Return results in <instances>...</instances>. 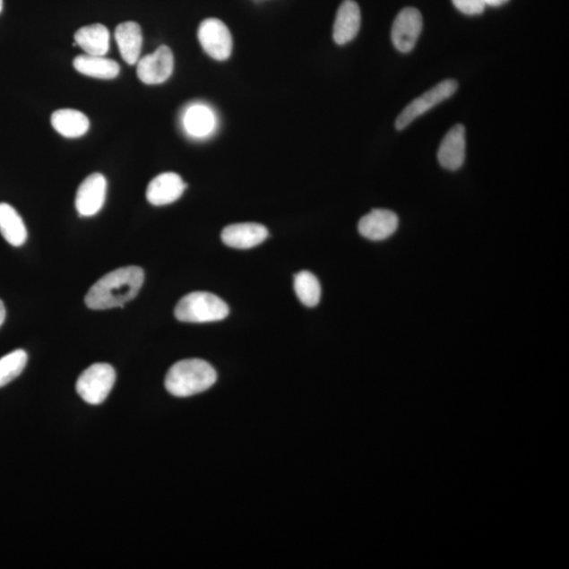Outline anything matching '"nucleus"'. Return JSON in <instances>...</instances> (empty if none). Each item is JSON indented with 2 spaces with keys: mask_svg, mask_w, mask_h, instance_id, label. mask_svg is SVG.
I'll return each mask as SVG.
<instances>
[{
  "mask_svg": "<svg viewBox=\"0 0 569 569\" xmlns=\"http://www.w3.org/2000/svg\"><path fill=\"white\" fill-rule=\"evenodd\" d=\"M28 355L25 350L17 349L0 358V388L15 380L25 369Z\"/></svg>",
  "mask_w": 569,
  "mask_h": 569,
  "instance_id": "22",
  "label": "nucleus"
},
{
  "mask_svg": "<svg viewBox=\"0 0 569 569\" xmlns=\"http://www.w3.org/2000/svg\"><path fill=\"white\" fill-rule=\"evenodd\" d=\"M51 124L59 134L68 139L85 135L90 128L89 118L81 111L73 109L57 110L52 114Z\"/></svg>",
  "mask_w": 569,
  "mask_h": 569,
  "instance_id": "17",
  "label": "nucleus"
},
{
  "mask_svg": "<svg viewBox=\"0 0 569 569\" xmlns=\"http://www.w3.org/2000/svg\"><path fill=\"white\" fill-rule=\"evenodd\" d=\"M485 5H489V7H501V5L505 4L509 2V0H483Z\"/></svg>",
  "mask_w": 569,
  "mask_h": 569,
  "instance_id": "24",
  "label": "nucleus"
},
{
  "mask_svg": "<svg viewBox=\"0 0 569 569\" xmlns=\"http://www.w3.org/2000/svg\"><path fill=\"white\" fill-rule=\"evenodd\" d=\"M116 370L109 364L97 363L87 368L76 382V392L86 403H104L116 384Z\"/></svg>",
  "mask_w": 569,
  "mask_h": 569,
  "instance_id": "4",
  "label": "nucleus"
},
{
  "mask_svg": "<svg viewBox=\"0 0 569 569\" xmlns=\"http://www.w3.org/2000/svg\"><path fill=\"white\" fill-rule=\"evenodd\" d=\"M398 215L386 209H375L359 220L358 232L370 241L380 242L398 230Z\"/></svg>",
  "mask_w": 569,
  "mask_h": 569,
  "instance_id": "10",
  "label": "nucleus"
},
{
  "mask_svg": "<svg viewBox=\"0 0 569 569\" xmlns=\"http://www.w3.org/2000/svg\"><path fill=\"white\" fill-rule=\"evenodd\" d=\"M361 28V10L353 0H344L340 5L333 25V40L343 46L356 39Z\"/></svg>",
  "mask_w": 569,
  "mask_h": 569,
  "instance_id": "14",
  "label": "nucleus"
},
{
  "mask_svg": "<svg viewBox=\"0 0 569 569\" xmlns=\"http://www.w3.org/2000/svg\"><path fill=\"white\" fill-rule=\"evenodd\" d=\"M453 4L466 15H480L487 7L483 0H453Z\"/></svg>",
  "mask_w": 569,
  "mask_h": 569,
  "instance_id": "23",
  "label": "nucleus"
},
{
  "mask_svg": "<svg viewBox=\"0 0 569 569\" xmlns=\"http://www.w3.org/2000/svg\"><path fill=\"white\" fill-rule=\"evenodd\" d=\"M4 320H5V308L2 299H0V327L3 326Z\"/></svg>",
  "mask_w": 569,
  "mask_h": 569,
  "instance_id": "25",
  "label": "nucleus"
},
{
  "mask_svg": "<svg viewBox=\"0 0 569 569\" xmlns=\"http://www.w3.org/2000/svg\"><path fill=\"white\" fill-rule=\"evenodd\" d=\"M217 371L200 358L183 359L168 371L165 386L175 397L185 398L211 388L217 382Z\"/></svg>",
  "mask_w": 569,
  "mask_h": 569,
  "instance_id": "2",
  "label": "nucleus"
},
{
  "mask_svg": "<svg viewBox=\"0 0 569 569\" xmlns=\"http://www.w3.org/2000/svg\"><path fill=\"white\" fill-rule=\"evenodd\" d=\"M74 39V45L81 47L89 56H104L109 51L110 32L100 23L77 30Z\"/></svg>",
  "mask_w": 569,
  "mask_h": 569,
  "instance_id": "16",
  "label": "nucleus"
},
{
  "mask_svg": "<svg viewBox=\"0 0 569 569\" xmlns=\"http://www.w3.org/2000/svg\"><path fill=\"white\" fill-rule=\"evenodd\" d=\"M200 44L209 56L224 62L230 57L233 47L232 35L225 23L218 18H208L199 28Z\"/></svg>",
  "mask_w": 569,
  "mask_h": 569,
  "instance_id": "6",
  "label": "nucleus"
},
{
  "mask_svg": "<svg viewBox=\"0 0 569 569\" xmlns=\"http://www.w3.org/2000/svg\"><path fill=\"white\" fill-rule=\"evenodd\" d=\"M116 40L125 63L135 65L140 61L142 33L139 23L125 22L116 29Z\"/></svg>",
  "mask_w": 569,
  "mask_h": 569,
  "instance_id": "15",
  "label": "nucleus"
},
{
  "mask_svg": "<svg viewBox=\"0 0 569 569\" xmlns=\"http://www.w3.org/2000/svg\"><path fill=\"white\" fill-rule=\"evenodd\" d=\"M175 69V56L169 47L160 46L157 51L137 62V76L146 85H159L170 79Z\"/></svg>",
  "mask_w": 569,
  "mask_h": 569,
  "instance_id": "7",
  "label": "nucleus"
},
{
  "mask_svg": "<svg viewBox=\"0 0 569 569\" xmlns=\"http://www.w3.org/2000/svg\"><path fill=\"white\" fill-rule=\"evenodd\" d=\"M145 272L141 267L118 268L104 275L87 293L85 303L93 310L124 308L142 289Z\"/></svg>",
  "mask_w": 569,
  "mask_h": 569,
  "instance_id": "1",
  "label": "nucleus"
},
{
  "mask_svg": "<svg viewBox=\"0 0 569 569\" xmlns=\"http://www.w3.org/2000/svg\"><path fill=\"white\" fill-rule=\"evenodd\" d=\"M4 9V0H0V13H2Z\"/></svg>",
  "mask_w": 569,
  "mask_h": 569,
  "instance_id": "26",
  "label": "nucleus"
},
{
  "mask_svg": "<svg viewBox=\"0 0 569 569\" xmlns=\"http://www.w3.org/2000/svg\"><path fill=\"white\" fill-rule=\"evenodd\" d=\"M295 290L305 306L315 307L320 303L321 285L314 273L301 272L295 275Z\"/></svg>",
  "mask_w": 569,
  "mask_h": 569,
  "instance_id": "21",
  "label": "nucleus"
},
{
  "mask_svg": "<svg viewBox=\"0 0 569 569\" xmlns=\"http://www.w3.org/2000/svg\"><path fill=\"white\" fill-rule=\"evenodd\" d=\"M423 29L420 11L406 8L400 12L392 29V44L401 53H410L415 47Z\"/></svg>",
  "mask_w": 569,
  "mask_h": 569,
  "instance_id": "8",
  "label": "nucleus"
},
{
  "mask_svg": "<svg viewBox=\"0 0 569 569\" xmlns=\"http://www.w3.org/2000/svg\"><path fill=\"white\" fill-rule=\"evenodd\" d=\"M187 188L181 177L175 172L161 173L153 178L147 188V200L153 206H165L177 202Z\"/></svg>",
  "mask_w": 569,
  "mask_h": 569,
  "instance_id": "11",
  "label": "nucleus"
},
{
  "mask_svg": "<svg viewBox=\"0 0 569 569\" xmlns=\"http://www.w3.org/2000/svg\"><path fill=\"white\" fill-rule=\"evenodd\" d=\"M268 237L265 226L256 223H242L230 225L221 232V241L228 247L236 249H250L259 246Z\"/></svg>",
  "mask_w": 569,
  "mask_h": 569,
  "instance_id": "13",
  "label": "nucleus"
},
{
  "mask_svg": "<svg viewBox=\"0 0 569 569\" xmlns=\"http://www.w3.org/2000/svg\"><path fill=\"white\" fill-rule=\"evenodd\" d=\"M458 82L454 80H445L438 83L421 95L420 98L412 100L411 103L401 112L397 121H395V128L403 130L415 121L418 116H423L436 105L442 103L453 97L457 92Z\"/></svg>",
  "mask_w": 569,
  "mask_h": 569,
  "instance_id": "5",
  "label": "nucleus"
},
{
  "mask_svg": "<svg viewBox=\"0 0 569 569\" xmlns=\"http://www.w3.org/2000/svg\"><path fill=\"white\" fill-rule=\"evenodd\" d=\"M184 125L191 136H208L215 128L214 114L207 106H191L185 113Z\"/></svg>",
  "mask_w": 569,
  "mask_h": 569,
  "instance_id": "20",
  "label": "nucleus"
},
{
  "mask_svg": "<svg viewBox=\"0 0 569 569\" xmlns=\"http://www.w3.org/2000/svg\"><path fill=\"white\" fill-rule=\"evenodd\" d=\"M177 319L185 323H211L226 319L229 307L220 297L211 292H193L177 305Z\"/></svg>",
  "mask_w": 569,
  "mask_h": 569,
  "instance_id": "3",
  "label": "nucleus"
},
{
  "mask_svg": "<svg viewBox=\"0 0 569 569\" xmlns=\"http://www.w3.org/2000/svg\"><path fill=\"white\" fill-rule=\"evenodd\" d=\"M107 195V179L100 173H93L77 190L75 207L82 217H93L104 207Z\"/></svg>",
  "mask_w": 569,
  "mask_h": 569,
  "instance_id": "9",
  "label": "nucleus"
},
{
  "mask_svg": "<svg viewBox=\"0 0 569 569\" xmlns=\"http://www.w3.org/2000/svg\"><path fill=\"white\" fill-rule=\"evenodd\" d=\"M74 68L83 75L99 80H113L121 72L118 63L104 56H77L73 62Z\"/></svg>",
  "mask_w": 569,
  "mask_h": 569,
  "instance_id": "18",
  "label": "nucleus"
},
{
  "mask_svg": "<svg viewBox=\"0 0 569 569\" xmlns=\"http://www.w3.org/2000/svg\"><path fill=\"white\" fill-rule=\"evenodd\" d=\"M0 233L10 245L20 247L26 243L28 231L21 215L9 203H0Z\"/></svg>",
  "mask_w": 569,
  "mask_h": 569,
  "instance_id": "19",
  "label": "nucleus"
},
{
  "mask_svg": "<svg viewBox=\"0 0 569 569\" xmlns=\"http://www.w3.org/2000/svg\"><path fill=\"white\" fill-rule=\"evenodd\" d=\"M465 151V127L458 124L447 132L441 142L438 151L439 163L447 170H458L464 164Z\"/></svg>",
  "mask_w": 569,
  "mask_h": 569,
  "instance_id": "12",
  "label": "nucleus"
}]
</instances>
